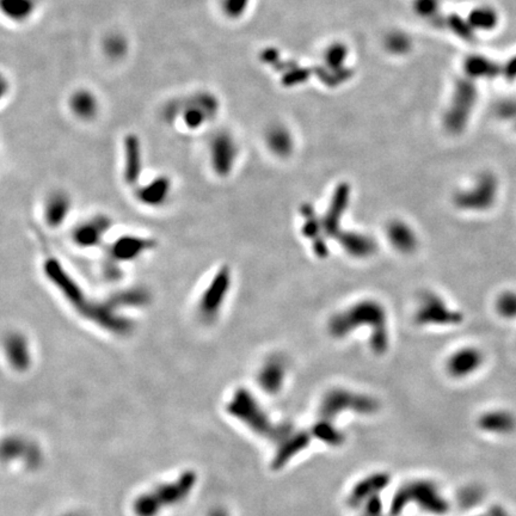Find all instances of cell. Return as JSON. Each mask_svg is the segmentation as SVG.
Segmentation results:
<instances>
[{"instance_id": "5b68a950", "label": "cell", "mask_w": 516, "mask_h": 516, "mask_svg": "<svg viewBox=\"0 0 516 516\" xmlns=\"http://www.w3.org/2000/svg\"><path fill=\"white\" fill-rule=\"evenodd\" d=\"M115 226L110 215L97 212L73 223L68 232L70 243L80 251L103 250Z\"/></svg>"}, {"instance_id": "52a82bcc", "label": "cell", "mask_w": 516, "mask_h": 516, "mask_svg": "<svg viewBox=\"0 0 516 516\" xmlns=\"http://www.w3.org/2000/svg\"><path fill=\"white\" fill-rule=\"evenodd\" d=\"M134 201L149 211H161L171 201L175 193V182L169 175L158 174L149 179L141 181L133 188Z\"/></svg>"}, {"instance_id": "8fae6325", "label": "cell", "mask_w": 516, "mask_h": 516, "mask_svg": "<svg viewBox=\"0 0 516 516\" xmlns=\"http://www.w3.org/2000/svg\"><path fill=\"white\" fill-rule=\"evenodd\" d=\"M416 319L422 325L448 327L450 324L460 323L462 314L450 307L438 294L427 293L422 295L418 302Z\"/></svg>"}, {"instance_id": "6da1fadb", "label": "cell", "mask_w": 516, "mask_h": 516, "mask_svg": "<svg viewBox=\"0 0 516 516\" xmlns=\"http://www.w3.org/2000/svg\"><path fill=\"white\" fill-rule=\"evenodd\" d=\"M366 329L372 331L373 351L384 353L388 346V317L383 306L374 300L356 302L347 310L331 319L330 331L337 339L347 337L353 331Z\"/></svg>"}, {"instance_id": "3957f363", "label": "cell", "mask_w": 516, "mask_h": 516, "mask_svg": "<svg viewBox=\"0 0 516 516\" xmlns=\"http://www.w3.org/2000/svg\"><path fill=\"white\" fill-rule=\"evenodd\" d=\"M235 285L233 270L228 265H219L198 289L194 300V314L206 327L219 323L226 310Z\"/></svg>"}, {"instance_id": "e0dca14e", "label": "cell", "mask_w": 516, "mask_h": 516, "mask_svg": "<svg viewBox=\"0 0 516 516\" xmlns=\"http://www.w3.org/2000/svg\"><path fill=\"white\" fill-rule=\"evenodd\" d=\"M388 240L393 248L401 252H411L418 248V235L404 221H392L388 228Z\"/></svg>"}, {"instance_id": "9a60e30c", "label": "cell", "mask_w": 516, "mask_h": 516, "mask_svg": "<svg viewBox=\"0 0 516 516\" xmlns=\"http://www.w3.org/2000/svg\"><path fill=\"white\" fill-rule=\"evenodd\" d=\"M4 351L10 364L16 368L28 367L31 361V343L24 331L13 329L5 334Z\"/></svg>"}, {"instance_id": "484cf974", "label": "cell", "mask_w": 516, "mask_h": 516, "mask_svg": "<svg viewBox=\"0 0 516 516\" xmlns=\"http://www.w3.org/2000/svg\"><path fill=\"white\" fill-rule=\"evenodd\" d=\"M248 0H226L225 1V11L230 16L235 17L243 13L244 8L246 6Z\"/></svg>"}, {"instance_id": "d4e9b609", "label": "cell", "mask_w": 516, "mask_h": 516, "mask_svg": "<svg viewBox=\"0 0 516 516\" xmlns=\"http://www.w3.org/2000/svg\"><path fill=\"white\" fill-rule=\"evenodd\" d=\"M477 24L483 28H492L496 24V15L490 8H480L475 13Z\"/></svg>"}, {"instance_id": "ba28073f", "label": "cell", "mask_w": 516, "mask_h": 516, "mask_svg": "<svg viewBox=\"0 0 516 516\" xmlns=\"http://www.w3.org/2000/svg\"><path fill=\"white\" fill-rule=\"evenodd\" d=\"M75 209V200L70 191L64 188H53L42 198L40 216L45 228L59 231L70 221Z\"/></svg>"}, {"instance_id": "44dd1931", "label": "cell", "mask_w": 516, "mask_h": 516, "mask_svg": "<svg viewBox=\"0 0 516 516\" xmlns=\"http://www.w3.org/2000/svg\"><path fill=\"white\" fill-rule=\"evenodd\" d=\"M496 309L503 318H516L515 292H506V293L501 294L496 302Z\"/></svg>"}, {"instance_id": "4316f807", "label": "cell", "mask_w": 516, "mask_h": 516, "mask_svg": "<svg viewBox=\"0 0 516 516\" xmlns=\"http://www.w3.org/2000/svg\"><path fill=\"white\" fill-rule=\"evenodd\" d=\"M8 13L11 15H24L30 10V4L27 0H11L8 1Z\"/></svg>"}, {"instance_id": "8992f818", "label": "cell", "mask_w": 516, "mask_h": 516, "mask_svg": "<svg viewBox=\"0 0 516 516\" xmlns=\"http://www.w3.org/2000/svg\"><path fill=\"white\" fill-rule=\"evenodd\" d=\"M499 186V181L494 175H480L470 186L455 194V203L462 211H487L496 202Z\"/></svg>"}, {"instance_id": "9c48e42d", "label": "cell", "mask_w": 516, "mask_h": 516, "mask_svg": "<svg viewBox=\"0 0 516 516\" xmlns=\"http://www.w3.org/2000/svg\"><path fill=\"white\" fill-rule=\"evenodd\" d=\"M239 149L235 139L228 133L216 134L208 146V166L218 179H228L235 172Z\"/></svg>"}, {"instance_id": "277c9868", "label": "cell", "mask_w": 516, "mask_h": 516, "mask_svg": "<svg viewBox=\"0 0 516 516\" xmlns=\"http://www.w3.org/2000/svg\"><path fill=\"white\" fill-rule=\"evenodd\" d=\"M42 272L48 283L66 302L67 305L84 318L95 300L89 297L83 286L62 265L61 260L57 257H47L42 265Z\"/></svg>"}, {"instance_id": "2e32d148", "label": "cell", "mask_w": 516, "mask_h": 516, "mask_svg": "<svg viewBox=\"0 0 516 516\" xmlns=\"http://www.w3.org/2000/svg\"><path fill=\"white\" fill-rule=\"evenodd\" d=\"M287 376V364L282 356L269 357L260 367V383L269 392H277L285 384Z\"/></svg>"}, {"instance_id": "ac0fdd59", "label": "cell", "mask_w": 516, "mask_h": 516, "mask_svg": "<svg viewBox=\"0 0 516 516\" xmlns=\"http://www.w3.org/2000/svg\"><path fill=\"white\" fill-rule=\"evenodd\" d=\"M339 243L351 256H371L376 251L374 240L361 232H343L339 235Z\"/></svg>"}, {"instance_id": "ffe728a7", "label": "cell", "mask_w": 516, "mask_h": 516, "mask_svg": "<svg viewBox=\"0 0 516 516\" xmlns=\"http://www.w3.org/2000/svg\"><path fill=\"white\" fill-rule=\"evenodd\" d=\"M72 108L79 117L89 120L95 115V99L91 95H87L85 92L78 94L72 101Z\"/></svg>"}, {"instance_id": "30bf717a", "label": "cell", "mask_w": 516, "mask_h": 516, "mask_svg": "<svg viewBox=\"0 0 516 516\" xmlns=\"http://www.w3.org/2000/svg\"><path fill=\"white\" fill-rule=\"evenodd\" d=\"M351 409L360 413H372L376 411V401L371 397L353 393L348 390L336 388L324 397L322 403V413L324 418H331L339 413Z\"/></svg>"}, {"instance_id": "7402d4cb", "label": "cell", "mask_w": 516, "mask_h": 516, "mask_svg": "<svg viewBox=\"0 0 516 516\" xmlns=\"http://www.w3.org/2000/svg\"><path fill=\"white\" fill-rule=\"evenodd\" d=\"M269 146L279 156H286L292 149V141L282 131H274L269 135Z\"/></svg>"}, {"instance_id": "7a4b0ae2", "label": "cell", "mask_w": 516, "mask_h": 516, "mask_svg": "<svg viewBox=\"0 0 516 516\" xmlns=\"http://www.w3.org/2000/svg\"><path fill=\"white\" fill-rule=\"evenodd\" d=\"M157 246V239L149 235L132 232L116 235L103 249L102 270L104 279L110 282L121 281L127 267L144 260Z\"/></svg>"}, {"instance_id": "603a6c76", "label": "cell", "mask_w": 516, "mask_h": 516, "mask_svg": "<svg viewBox=\"0 0 516 516\" xmlns=\"http://www.w3.org/2000/svg\"><path fill=\"white\" fill-rule=\"evenodd\" d=\"M508 420L506 421V416H503L502 413H489V415L487 413L480 421V425L484 429L490 430V432H501L504 429L506 425L508 427Z\"/></svg>"}, {"instance_id": "7c38bea8", "label": "cell", "mask_w": 516, "mask_h": 516, "mask_svg": "<svg viewBox=\"0 0 516 516\" xmlns=\"http://www.w3.org/2000/svg\"><path fill=\"white\" fill-rule=\"evenodd\" d=\"M144 161L140 140L137 135H127L124 141V161L121 176L124 186L133 189L144 179Z\"/></svg>"}, {"instance_id": "83f0119b", "label": "cell", "mask_w": 516, "mask_h": 516, "mask_svg": "<svg viewBox=\"0 0 516 516\" xmlns=\"http://www.w3.org/2000/svg\"><path fill=\"white\" fill-rule=\"evenodd\" d=\"M507 75L509 79L516 78V58L513 59L509 62V67L507 68Z\"/></svg>"}, {"instance_id": "d6986e66", "label": "cell", "mask_w": 516, "mask_h": 516, "mask_svg": "<svg viewBox=\"0 0 516 516\" xmlns=\"http://www.w3.org/2000/svg\"><path fill=\"white\" fill-rule=\"evenodd\" d=\"M385 480H386V477H384V476H376V477H373V479L368 478L366 480H362L356 487L355 492H353V494H351V500H353V502L359 503L364 499H367L366 496H367L368 492H373L376 494L381 489V487H384Z\"/></svg>"}, {"instance_id": "4fadbf2b", "label": "cell", "mask_w": 516, "mask_h": 516, "mask_svg": "<svg viewBox=\"0 0 516 516\" xmlns=\"http://www.w3.org/2000/svg\"><path fill=\"white\" fill-rule=\"evenodd\" d=\"M398 497H401V500L416 502L425 512L442 514L447 510L446 501L443 500L438 487L429 482L422 480L410 484Z\"/></svg>"}, {"instance_id": "5bb4252c", "label": "cell", "mask_w": 516, "mask_h": 516, "mask_svg": "<svg viewBox=\"0 0 516 516\" xmlns=\"http://www.w3.org/2000/svg\"><path fill=\"white\" fill-rule=\"evenodd\" d=\"M483 364V354L476 348H463L448 356L446 371L450 376L462 379L471 376Z\"/></svg>"}, {"instance_id": "cb8c5ba5", "label": "cell", "mask_w": 516, "mask_h": 516, "mask_svg": "<svg viewBox=\"0 0 516 516\" xmlns=\"http://www.w3.org/2000/svg\"><path fill=\"white\" fill-rule=\"evenodd\" d=\"M327 422L329 421H325L324 425H319L316 434L318 435L319 438H322V441L330 442V443L336 445V443L341 441V434H339V430L332 429V427Z\"/></svg>"}]
</instances>
